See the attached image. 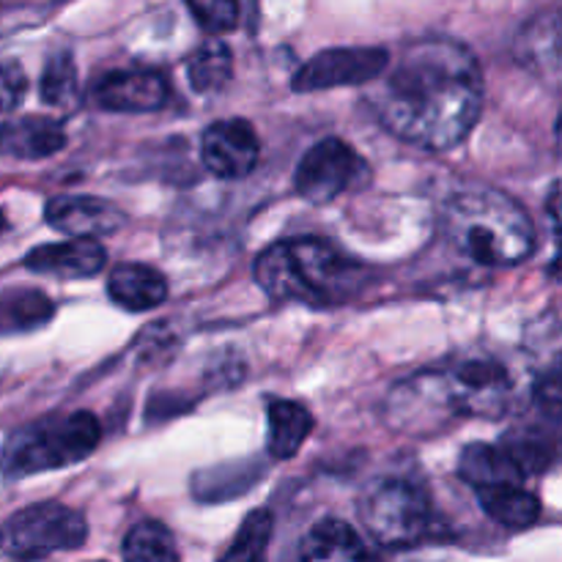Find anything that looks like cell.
<instances>
[{"label": "cell", "mask_w": 562, "mask_h": 562, "mask_svg": "<svg viewBox=\"0 0 562 562\" xmlns=\"http://www.w3.org/2000/svg\"><path fill=\"white\" fill-rule=\"evenodd\" d=\"M366 102L379 124L412 146L450 151L467 140L483 110V75L475 55L453 38L409 44L387 66Z\"/></svg>", "instance_id": "6da1fadb"}, {"label": "cell", "mask_w": 562, "mask_h": 562, "mask_svg": "<svg viewBox=\"0 0 562 562\" xmlns=\"http://www.w3.org/2000/svg\"><path fill=\"white\" fill-rule=\"evenodd\" d=\"M442 234L483 267H516L536 250V228L525 209L499 190H461L445 201Z\"/></svg>", "instance_id": "7a4b0ae2"}, {"label": "cell", "mask_w": 562, "mask_h": 562, "mask_svg": "<svg viewBox=\"0 0 562 562\" xmlns=\"http://www.w3.org/2000/svg\"><path fill=\"white\" fill-rule=\"evenodd\" d=\"M256 283L278 302L333 307L360 285V267L324 239H289L256 258Z\"/></svg>", "instance_id": "3957f363"}, {"label": "cell", "mask_w": 562, "mask_h": 562, "mask_svg": "<svg viewBox=\"0 0 562 562\" xmlns=\"http://www.w3.org/2000/svg\"><path fill=\"white\" fill-rule=\"evenodd\" d=\"M99 439L102 426L91 412L42 417L5 437L0 450V475L5 481H22L38 472L80 464L97 450Z\"/></svg>", "instance_id": "277c9868"}, {"label": "cell", "mask_w": 562, "mask_h": 562, "mask_svg": "<svg viewBox=\"0 0 562 562\" xmlns=\"http://www.w3.org/2000/svg\"><path fill=\"white\" fill-rule=\"evenodd\" d=\"M88 538L82 514L60 503H36L16 510L0 527V552L11 560L33 562L55 552L80 549Z\"/></svg>", "instance_id": "5b68a950"}, {"label": "cell", "mask_w": 562, "mask_h": 562, "mask_svg": "<svg viewBox=\"0 0 562 562\" xmlns=\"http://www.w3.org/2000/svg\"><path fill=\"white\" fill-rule=\"evenodd\" d=\"M360 516L371 538L382 547H415L431 525V499L415 481H379L362 497Z\"/></svg>", "instance_id": "8992f818"}, {"label": "cell", "mask_w": 562, "mask_h": 562, "mask_svg": "<svg viewBox=\"0 0 562 562\" xmlns=\"http://www.w3.org/2000/svg\"><path fill=\"white\" fill-rule=\"evenodd\" d=\"M368 176H371V170H368L366 159L349 143L338 140V137H327L300 159L294 187L305 201L329 203L366 184Z\"/></svg>", "instance_id": "52a82bcc"}, {"label": "cell", "mask_w": 562, "mask_h": 562, "mask_svg": "<svg viewBox=\"0 0 562 562\" xmlns=\"http://www.w3.org/2000/svg\"><path fill=\"white\" fill-rule=\"evenodd\" d=\"M390 53L382 47H335L313 55L291 80L296 93L340 86H368L387 71Z\"/></svg>", "instance_id": "ba28073f"}, {"label": "cell", "mask_w": 562, "mask_h": 562, "mask_svg": "<svg viewBox=\"0 0 562 562\" xmlns=\"http://www.w3.org/2000/svg\"><path fill=\"white\" fill-rule=\"evenodd\" d=\"M456 415L497 417L508 409L510 379L499 362L467 360L442 373Z\"/></svg>", "instance_id": "9c48e42d"}, {"label": "cell", "mask_w": 562, "mask_h": 562, "mask_svg": "<svg viewBox=\"0 0 562 562\" xmlns=\"http://www.w3.org/2000/svg\"><path fill=\"white\" fill-rule=\"evenodd\" d=\"M201 159L217 179H245L261 159V140L250 121H214L201 137Z\"/></svg>", "instance_id": "30bf717a"}, {"label": "cell", "mask_w": 562, "mask_h": 562, "mask_svg": "<svg viewBox=\"0 0 562 562\" xmlns=\"http://www.w3.org/2000/svg\"><path fill=\"white\" fill-rule=\"evenodd\" d=\"M387 415L390 423L404 431L442 428V417H456L442 373H420V376L398 384L390 393Z\"/></svg>", "instance_id": "8fae6325"}, {"label": "cell", "mask_w": 562, "mask_h": 562, "mask_svg": "<svg viewBox=\"0 0 562 562\" xmlns=\"http://www.w3.org/2000/svg\"><path fill=\"white\" fill-rule=\"evenodd\" d=\"M49 228L69 239H104L126 225V214L115 203L97 195H58L44 209Z\"/></svg>", "instance_id": "7c38bea8"}, {"label": "cell", "mask_w": 562, "mask_h": 562, "mask_svg": "<svg viewBox=\"0 0 562 562\" xmlns=\"http://www.w3.org/2000/svg\"><path fill=\"white\" fill-rule=\"evenodd\" d=\"M514 58L541 82L562 88V9L543 11L521 27Z\"/></svg>", "instance_id": "4fadbf2b"}, {"label": "cell", "mask_w": 562, "mask_h": 562, "mask_svg": "<svg viewBox=\"0 0 562 562\" xmlns=\"http://www.w3.org/2000/svg\"><path fill=\"white\" fill-rule=\"evenodd\" d=\"M168 82L146 69H119L99 77L93 102L110 113H154L168 102Z\"/></svg>", "instance_id": "5bb4252c"}, {"label": "cell", "mask_w": 562, "mask_h": 562, "mask_svg": "<svg viewBox=\"0 0 562 562\" xmlns=\"http://www.w3.org/2000/svg\"><path fill=\"white\" fill-rule=\"evenodd\" d=\"M104 263H108V252L97 239L55 241V245L33 247L25 256V267L31 272L60 280L97 278Z\"/></svg>", "instance_id": "9a60e30c"}, {"label": "cell", "mask_w": 562, "mask_h": 562, "mask_svg": "<svg viewBox=\"0 0 562 562\" xmlns=\"http://www.w3.org/2000/svg\"><path fill=\"white\" fill-rule=\"evenodd\" d=\"M66 146L64 126L55 119L27 115V119L0 121V154L16 159H44Z\"/></svg>", "instance_id": "2e32d148"}, {"label": "cell", "mask_w": 562, "mask_h": 562, "mask_svg": "<svg viewBox=\"0 0 562 562\" xmlns=\"http://www.w3.org/2000/svg\"><path fill=\"white\" fill-rule=\"evenodd\" d=\"M108 294L124 311L146 313L168 300V280L148 263H119L108 278Z\"/></svg>", "instance_id": "e0dca14e"}, {"label": "cell", "mask_w": 562, "mask_h": 562, "mask_svg": "<svg viewBox=\"0 0 562 562\" xmlns=\"http://www.w3.org/2000/svg\"><path fill=\"white\" fill-rule=\"evenodd\" d=\"M300 562H368V552L355 527L327 516L302 536Z\"/></svg>", "instance_id": "ac0fdd59"}, {"label": "cell", "mask_w": 562, "mask_h": 562, "mask_svg": "<svg viewBox=\"0 0 562 562\" xmlns=\"http://www.w3.org/2000/svg\"><path fill=\"white\" fill-rule=\"evenodd\" d=\"M459 475L461 481L475 488L494 486H521L527 472L521 470L519 461L510 456V450L494 448L486 442H472L461 450L459 456Z\"/></svg>", "instance_id": "d6986e66"}, {"label": "cell", "mask_w": 562, "mask_h": 562, "mask_svg": "<svg viewBox=\"0 0 562 562\" xmlns=\"http://www.w3.org/2000/svg\"><path fill=\"white\" fill-rule=\"evenodd\" d=\"M313 431V415L296 401L269 404V456L278 461L294 459Z\"/></svg>", "instance_id": "ffe728a7"}, {"label": "cell", "mask_w": 562, "mask_h": 562, "mask_svg": "<svg viewBox=\"0 0 562 562\" xmlns=\"http://www.w3.org/2000/svg\"><path fill=\"white\" fill-rule=\"evenodd\" d=\"M477 503L483 514L508 530H525L532 527L541 516V503L525 486H494L477 488Z\"/></svg>", "instance_id": "44dd1931"}, {"label": "cell", "mask_w": 562, "mask_h": 562, "mask_svg": "<svg viewBox=\"0 0 562 562\" xmlns=\"http://www.w3.org/2000/svg\"><path fill=\"white\" fill-rule=\"evenodd\" d=\"M55 316V305L36 289H11L0 294V338L31 333Z\"/></svg>", "instance_id": "7402d4cb"}, {"label": "cell", "mask_w": 562, "mask_h": 562, "mask_svg": "<svg viewBox=\"0 0 562 562\" xmlns=\"http://www.w3.org/2000/svg\"><path fill=\"white\" fill-rule=\"evenodd\" d=\"M231 75H234V55H231L228 44L217 42V38L203 42L187 60V77H190L192 91L198 93L223 91Z\"/></svg>", "instance_id": "603a6c76"}, {"label": "cell", "mask_w": 562, "mask_h": 562, "mask_svg": "<svg viewBox=\"0 0 562 562\" xmlns=\"http://www.w3.org/2000/svg\"><path fill=\"white\" fill-rule=\"evenodd\" d=\"M124 562H181V558L162 521H140L126 532Z\"/></svg>", "instance_id": "cb8c5ba5"}, {"label": "cell", "mask_w": 562, "mask_h": 562, "mask_svg": "<svg viewBox=\"0 0 562 562\" xmlns=\"http://www.w3.org/2000/svg\"><path fill=\"white\" fill-rule=\"evenodd\" d=\"M272 530L274 521L269 510L258 508L252 514H247L239 532H236L234 543H231V549L223 554L220 562H267Z\"/></svg>", "instance_id": "d4e9b609"}, {"label": "cell", "mask_w": 562, "mask_h": 562, "mask_svg": "<svg viewBox=\"0 0 562 562\" xmlns=\"http://www.w3.org/2000/svg\"><path fill=\"white\" fill-rule=\"evenodd\" d=\"M38 93L42 102L53 108H71L77 102L80 86H77V64L69 49L49 55L38 80Z\"/></svg>", "instance_id": "484cf974"}, {"label": "cell", "mask_w": 562, "mask_h": 562, "mask_svg": "<svg viewBox=\"0 0 562 562\" xmlns=\"http://www.w3.org/2000/svg\"><path fill=\"white\" fill-rule=\"evenodd\" d=\"M187 9L206 33H228L239 25V0H187Z\"/></svg>", "instance_id": "4316f807"}, {"label": "cell", "mask_w": 562, "mask_h": 562, "mask_svg": "<svg viewBox=\"0 0 562 562\" xmlns=\"http://www.w3.org/2000/svg\"><path fill=\"white\" fill-rule=\"evenodd\" d=\"M27 93V77L20 60L0 58V113H11Z\"/></svg>", "instance_id": "83f0119b"}, {"label": "cell", "mask_w": 562, "mask_h": 562, "mask_svg": "<svg viewBox=\"0 0 562 562\" xmlns=\"http://www.w3.org/2000/svg\"><path fill=\"white\" fill-rule=\"evenodd\" d=\"M536 398L543 409L562 412V362L543 373L541 382L536 384Z\"/></svg>", "instance_id": "f1b7e54d"}, {"label": "cell", "mask_w": 562, "mask_h": 562, "mask_svg": "<svg viewBox=\"0 0 562 562\" xmlns=\"http://www.w3.org/2000/svg\"><path fill=\"white\" fill-rule=\"evenodd\" d=\"M547 217L554 241L562 247V181H554L547 192Z\"/></svg>", "instance_id": "f546056e"}, {"label": "cell", "mask_w": 562, "mask_h": 562, "mask_svg": "<svg viewBox=\"0 0 562 562\" xmlns=\"http://www.w3.org/2000/svg\"><path fill=\"white\" fill-rule=\"evenodd\" d=\"M554 140H558V154H560V159H562V110H560L558 126H554Z\"/></svg>", "instance_id": "4dcf8cb0"}, {"label": "cell", "mask_w": 562, "mask_h": 562, "mask_svg": "<svg viewBox=\"0 0 562 562\" xmlns=\"http://www.w3.org/2000/svg\"><path fill=\"white\" fill-rule=\"evenodd\" d=\"M5 231V217H3V212H0V234H3Z\"/></svg>", "instance_id": "1f68e13d"}]
</instances>
